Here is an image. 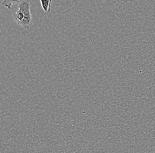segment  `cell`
<instances>
[{
    "instance_id": "7a4b0ae2",
    "label": "cell",
    "mask_w": 155,
    "mask_h": 153,
    "mask_svg": "<svg viewBox=\"0 0 155 153\" xmlns=\"http://www.w3.org/2000/svg\"><path fill=\"white\" fill-rule=\"evenodd\" d=\"M2 1L1 5L6 7L9 10H12L13 8L12 5L20 3V2L19 0H3Z\"/></svg>"
},
{
    "instance_id": "6da1fadb",
    "label": "cell",
    "mask_w": 155,
    "mask_h": 153,
    "mask_svg": "<svg viewBox=\"0 0 155 153\" xmlns=\"http://www.w3.org/2000/svg\"><path fill=\"white\" fill-rule=\"evenodd\" d=\"M32 2L24 0L20 2L19 5V9L13 13L15 20L19 25L23 26L24 28L28 29L32 25L31 6Z\"/></svg>"
},
{
    "instance_id": "3957f363",
    "label": "cell",
    "mask_w": 155,
    "mask_h": 153,
    "mask_svg": "<svg viewBox=\"0 0 155 153\" xmlns=\"http://www.w3.org/2000/svg\"><path fill=\"white\" fill-rule=\"evenodd\" d=\"M40 2L45 12L47 13L50 12L51 9L52 0H41Z\"/></svg>"
}]
</instances>
